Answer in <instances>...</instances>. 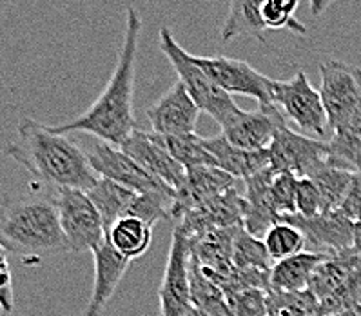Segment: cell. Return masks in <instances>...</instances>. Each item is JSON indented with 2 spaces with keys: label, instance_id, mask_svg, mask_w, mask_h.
<instances>
[{
  "label": "cell",
  "instance_id": "cell-1",
  "mask_svg": "<svg viewBox=\"0 0 361 316\" xmlns=\"http://www.w3.org/2000/svg\"><path fill=\"white\" fill-rule=\"evenodd\" d=\"M142 31V18L135 6L126 9V31L118 51L115 71L107 82L102 95L91 104V107L71 122L51 126L56 133L71 135L85 133L97 140L113 145H122L136 129L135 107V64L138 51V39Z\"/></svg>",
  "mask_w": 361,
  "mask_h": 316
},
{
  "label": "cell",
  "instance_id": "cell-2",
  "mask_svg": "<svg viewBox=\"0 0 361 316\" xmlns=\"http://www.w3.org/2000/svg\"><path fill=\"white\" fill-rule=\"evenodd\" d=\"M8 157L47 186L60 189L90 191L98 180L91 169L87 153L68 135L56 133L33 119H24L17 128V138L6 147Z\"/></svg>",
  "mask_w": 361,
  "mask_h": 316
},
{
  "label": "cell",
  "instance_id": "cell-3",
  "mask_svg": "<svg viewBox=\"0 0 361 316\" xmlns=\"http://www.w3.org/2000/svg\"><path fill=\"white\" fill-rule=\"evenodd\" d=\"M0 245L33 265L69 251L55 200L26 197L6 204L0 211Z\"/></svg>",
  "mask_w": 361,
  "mask_h": 316
},
{
  "label": "cell",
  "instance_id": "cell-4",
  "mask_svg": "<svg viewBox=\"0 0 361 316\" xmlns=\"http://www.w3.org/2000/svg\"><path fill=\"white\" fill-rule=\"evenodd\" d=\"M309 289L318 298L323 316L361 309V253L350 248L329 255L316 269Z\"/></svg>",
  "mask_w": 361,
  "mask_h": 316
},
{
  "label": "cell",
  "instance_id": "cell-5",
  "mask_svg": "<svg viewBox=\"0 0 361 316\" xmlns=\"http://www.w3.org/2000/svg\"><path fill=\"white\" fill-rule=\"evenodd\" d=\"M158 35H160L161 53L167 56V60L178 75V80L185 86L191 99L195 100L196 106L200 107V111L207 113L220 126L226 124L227 119L238 109L233 97L211 80L207 73L192 60L191 53L185 51L174 40L169 28H161Z\"/></svg>",
  "mask_w": 361,
  "mask_h": 316
},
{
  "label": "cell",
  "instance_id": "cell-6",
  "mask_svg": "<svg viewBox=\"0 0 361 316\" xmlns=\"http://www.w3.org/2000/svg\"><path fill=\"white\" fill-rule=\"evenodd\" d=\"M272 104L283 111V115L305 133L307 137L319 138L327 135V115L322 102V95L307 78L305 71H298L290 80L272 78Z\"/></svg>",
  "mask_w": 361,
  "mask_h": 316
},
{
  "label": "cell",
  "instance_id": "cell-7",
  "mask_svg": "<svg viewBox=\"0 0 361 316\" xmlns=\"http://www.w3.org/2000/svg\"><path fill=\"white\" fill-rule=\"evenodd\" d=\"M322 102L329 129H338L361 115V68L329 60L319 64Z\"/></svg>",
  "mask_w": 361,
  "mask_h": 316
},
{
  "label": "cell",
  "instance_id": "cell-8",
  "mask_svg": "<svg viewBox=\"0 0 361 316\" xmlns=\"http://www.w3.org/2000/svg\"><path fill=\"white\" fill-rule=\"evenodd\" d=\"M60 227L69 244V251H93L106 240L102 217L91 202L87 191L82 189H60L55 197Z\"/></svg>",
  "mask_w": 361,
  "mask_h": 316
},
{
  "label": "cell",
  "instance_id": "cell-9",
  "mask_svg": "<svg viewBox=\"0 0 361 316\" xmlns=\"http://www.w3.org/2000/svg\"><path fill=\"white\" fill-rule=\"evenodd\" d=\"M191 240L180 226H174L167 253L166 271L158 289V316H189L191 303Z\"/></svg>",
  "mask_w": 361,
  "mask_h": 316
},
{
  "label": "cell",
  "instance_id": "cell-10",
  "mask_svg": "<svg viewBox=\"0 0 361 316\" xmlns=\"http://www.w3.org/2000/svg\"><path fill=\"white\" fill-rule=\"evenodd\" d=\"M327 140L294 133L283 124L269 145V164L274 173H290L298 178H307L327 164Z\"/></svg>",
  "mask_w": 361,
  "mask_h": 316
},
{
  "label": "cell",
  "instance_id": "cell-11",
  "mask_svg": "<svg viewBox=\"0 0 361 316\" xmlns=\"http://www.w3.org/2000/svg\"><path fill=\"white\" fill-rule=\"evenodd\" d=\"M192 60L226 93L252 97L258 106H271L272 104V78L265 77L264 73H259L245 60L198 55H192Z\"/></svg>",
  "mask_w": 361,
  "mask_h": 316
},
{
  "label": "cell",
  "instance_id": "cell-12",
  "mask_svg": "<svg viewBox=\"0 0 361 316\" xmlns=\"http://www.w3.org/2000/svg\"><path fill=\"white\" fill-rule=\"evenodd\" d=\"M87 160H90L91 169L100 178L116 182L136 193H169L176 197L173 189L149 175L140 164L135 162L128 153H123L118 145L97 140L91 145Z\"/></svg>",
  "mask_w": 361,
  "mask_h": 316
},
{
  "label": "cell",
  "instance_id": "cell-13",
  "mask_svg": "<svg viewBox=\"0 0 361 316\" xmlns=\"http://www.w3.org/2000/svg\"><path fill=\"white\" fill-rule=\"evenodd\" d=\"M283 124L285 116L274 104H271L259 106L256 111H243L238 107L220 128L221 135L240 150L264 151L269 150L278 128Z\"/></svg>",
  "mask_w": 361,
  "mask_h": 316
},
{
  "label": "cell",
  "instance_id": "cell-14",
  "mask_svg": "<svg viewBox=\"0 0 361 316\" xmlns=\"http://www.w3.org/2000/svg\"><path fill=\"white\" fill-rule=\"evenodd\" d=\"M243 213L245 198L233 188L185 211L174 226L182 227L189 238H195L211 229L243 227Z\"/></svg>",
  "mask_w": 361,
  "mask_h": 316
},
{
  "label": "cell",
  "instance_id": "cell-15",
  "mask_svg": "<svg viewBox=\"0 0 361 316\" xmlns=\"http://www.w3.org/2000/svg\"><path fill=\"white\" fill-rule=\"evenodd\" d=\"M200 113V107L196 106L185 86L178 80L149 107L147 120L151 131L157 135L180 137L195 133Z\"/></svg>",
  "mask_w": 361,
  "mask_h": 316
},
{
  "label": "cell",
  "instance_id": "cell-16",
  "mask_svg": "<svg viewBox=\"0 0 361 316\" xmlns=\"http://www.w3.org/2000/svg\"><path fill=\"white\" fill-rule=\"evenodd\" d=\"M120 150L174 193L180 191L185 184V167L171 157L169 151L157 140L153 131L135 129L128 140L120 145Z\"/></svg>",
  "mask_w": 361,
  "mask_h": 316
},
{
  "label": "cell",
  "instance_id": "cell-17",
  "mask_svg": "<svg viewBox=\"0 0 361 316\" xmlns=\"http://www.w3.org/2000/svg\"><path fill=\"white\" fill-rule=\"evenodd\" d=\"M280 222L293 224L302 231L307 242L312 245V251L334 255L354 248V226L340 211L323 213L318 217L305 218L300 214L281 218Z\"/></svg>",
  "mask_w": 361,
  "mask_h": 316
},
{
  "label": "cell",
  "instance_id": "cell-18",
  "mask_svg": "<svg viewBox=\"0 0 361 316\" xmlns=\"http://www.w3.org/2000/svg\"><path fill=\"white\" fill-rule=\"evenodd\" d=\"M91 253L94 258V282L84 316H102L107 303L115 296L120 282L128 273L131 260L122 257L107 238Z\"/></svg>",
  "mask_w": 361,
  "mask_h": 316
},
{
  "label": "cell",
  "instance_id": "cell-19",
  "mask_svg": "<svg viewBox=\"0 0 361 316\" xmlns=\"http://www.w3.org/2000/svg\"><path fill=\"white\" fill-rule=\"evenodd\" d=\"M234 182H236V178L220 167L198 166L185 169V184L182 186L180 191H176L171 218L176 222L185 211L192 209L195 205L216 197L227 189H233Z\"/></svg>",
  "mask_w": 361,
  "mask_h": 316
},
{
  "label": "cell",
  "instance_id": "cell-20",
  "mask_svg": "<svg viewBox=\"0 0 361 316\" xmlns=\"http://www.w3.org/2000/svg\"><path fill=\"white\" fill-rule=\"evenodd\" d=\"M240 227L211 229L191 240V258L214 284L227 276L234 269L233 244L234 235Z\"/></svg>",
  "mask_w": 361,
  "mask_h": 316
},
{
  "label": "cell",
  "instance_id": "cell-21",
  "mask_svg": "<svg viewBox=\"0 0 361 316\" xmlns=\"http://www.w3.org/2000/svg\"><path fill=\"white\" fill-rule=\"evenodd\" d=\"M276 173L271 167L245 178V213L243 229L252 236L264 238V235L274 224L280 222L271 198V182Z\"/></svg>",
  "mask_w": 361,
  "mask_h": 316
},
{
  "label": "cell",
  "instance_id": "cell-22",
  "mask_svg": "<svg viewBox=\"0 0 361 316\" xmlns=\"http://www.w3.org/2000/svg\"><path fill=\"white\" fill-rule=\"evenodd\" d=\"M204 145L209 153L213 154L216 160V166L229 173L234 178H249V176L256 175V173L264 171L269 164V151H245L240 150L236 145L231 144L224 135H216V137H204Z\"/></svg>",
  "mask_w": 361,
  "mask_h": 316
},
{
  "label": "cell",
  "instance_id": "cell-23",
  "mask_svg": "<svg viewBox=\"0 0 361 316\" xmlns=\"http://www.w3.org/2000/svg\"><path fill=\"white\" fill-rule=\"evenodd\" d=\"M329 255L316 251H302L294 257L274 262L269 276V287L274 291H305L309 289L310 280Z\"/></svg>",
  "mask_w": 361,
  "mask_h": 316
},
{
  "label": "cell",
  "instance_id": "cell-24",
  "mask_svg": "<svg viewBox=\"0 0 361 316\" xmlns=\"http://www.w3.org/2000/svg\"><path fill=\"white\" fill-rule=\"evenodd\" d=\"M87 195H90L91 202H93L94 207L100 213V217H102L107 235V229L116 220H120L123 217H133V211H135L136 200H138L140 193H136L133 189L116 184V182H111V180L98 176V180L94 182L93 188L87 191Z\"/></svg>",
  "mask_w": 361,
  "mask_h": 316
},
{
  "label": "cell",
  "instance_id": "cell-25",
  "mask_svg": "<svg viewBox=\"0 0 361 316\" xmlns=\"http://www.w3.org/2000/svg\"><path fill=\"white\" fill-rule=\"evenodd\" d=\"M327 140V164L348 173L361 171V115L334 129Z\"/></svg>",
  "mask_w": 361,
  "mask_h": 316
},
{
  "label": "cell",
  "instance_id": "cell-26",
  "mask_svg": "<svg viewBox=\"0 0 361 316\" xmlns=\"http://www.w3.org/2000/svg\"><path fill=\"white\" fill-rule=\"evenodd\" d=\"M106 238L122 257L135 260L144 257L153 242V226L136 217H123L107 229Z\"/></svg>",
  "mask_w": 361,
  "mask_h": 316
},
{
  "label": "cell",
  "instance_id": "cell-27",
  "mask_svg": "<svg viewBox=\"0 0 361 316\" xmlns=\"http://www.w3.org/2000/svg\"><path fill=\"white\" fill-rule=\"evenodd\" d=\"M265 22L262 17V0H231L229 15L220 31L221 42L251 35L259 42H265Z\"/></svg>",
  "mask_w": 361,
  "mask_h": 316
},
{
  "label": "cell",
  "instance_id": "cell-28",
  "mask_svg": "<svg viewBox=\"0 0 361 316\" xmlns=\"http://www.w3.org/2000/svg\"><path fill=\"white\" fill-rule=\"evenodd\" d=\"M191 303L198 316H234L220 287L204 274L200 265L191 258Z\"/></svg>",
  "mask_w": 361,
  "mask_h": 316
},
{
  "label": "cell",
  "instance_id": "cell-29",
  "mask_svg": "<svg viewBox=\"0 0 361 316\" xmlns=\"http://www.w3.org/2000/svg\"><path fill=\"white\" fill-rule=\"evenodd\" d=\"M307 178L314 182L319 195H322L323 213H332V211L340 209V205L343 204L350 184H353L354 173L343 171V169L331 167L329 164H325Z\"/></svg>",
  "mask_w": 361,
  "mask_h": 316
},
{
  "label": "cell",
  "instance_id": "cell-30",
  "mask_svg": "<svg viewBox=\"0 0 361 316\" xmlns=\"http://www.w3.org/2000/svg\"><path fill=\"white\" fill-rule=\"evenodd\" d=\"M154 137H157V140L169 151L171 157H173L178 164H182L185 169H191V167L198 166L218 167L213 154L205 150L204 137H198L196 133H191V135H180V137H161V135H157V133H154Z\"/></svg>",
  "mask_w": 361,
  "mask_h": 316
},
{
  "label": "cell",
  "instance_id": "cell-31",
  "mask_svg": "<svg viewBox=\"0 0 361 316\" xmlns=\"http://www.w3.org/2000/svg\"><path fill=\"white\" fill-rule=\"evenodd\" d=\"M267 316H323V312L310 289L294 293L269 289Z\"/></svg>",
  "mask_w": 361,
  "mask_h": 316
},
{
  "label": "cell",
  "instance_id": "cell-32",
  "mask_svg": "<svg viewBox=\"0 0 361 316\" xmlns=\"http://www.w3.org/2000/svg\"><path fill=\"white\" fill-rule=\"evenodd\" d=\"M233 264L238 269H256L271 273L274 262L269 257L264 240L252 236L243 227H240L234 235Z\"/></svg>",
  "mask_w": 361,
  "mask_h": 316
},
{
  "label": "cell",
  "instance_id": "cell-33",
  "mask_svg": "<svg viewBox=\"0 0 361 316\" xmlns=\"http://www.w3.org/2000/svg\"><path fill=\"white\" fill-rule=\"evenodd\" d=\"M264 244L272 262H280L305 251L307 238L293 224L278 222L264 235Z\"/></svg>",
  "mask_w": 361,
  "mask_h": 316
},
{
  "label": "cell",
  "instance_id": "cell-34",
  "mask_svg": "<svg viewBox=\"0 0 361 316\" xmlns=\"http://www.w3.org/2000/svg\"><path fill=\"white\" fill-rule=\"evenodd\" d=\"M300 0H262V17L267 30H290L307 35V26L296 18Z\"/></svg>",
  "mask_w": 361,
  "mask_h": 316
},
{
  "label": "cell",
  "instance_id": "cell-35",
  "mask_svg": "<svg viewBox=\"0 0 361 316\" xmlns=\"http://www.w3.org/2000/svg\"><path fill=\"white\" fill-rule=\"evenodd\" d=\"M296 186L298 176L290 173H276L272 178L271 198L280 220L296 214Z\"/></svg>",
  "mask_w": 361,
  "mask_h": 316
},
{
  "label": "cell",
  "instance_id": "cell-36",
  "mask_svg": "<svg viewBox=\"0 0 361 316\" xmlns=\"http://www.w3.org/2000/svg\"><path fill=\"white\" fill-rule=\"evenodd\" d=\"M234 316H267L269 289L249 287L227 298Z\"/></svg>",
  "mask_w": 361,
  "mask_h": 316
},
{
  "label": "cell",
  "instance_id": "cell-37",
  "mask_svg": "<svg viewBox=\"0 0 361 316\" xmlns=\"http://www.w3.org/2000/svg\"><path fill=\"white\" fill-rule=\"evenodd\" d=\"M340 211L347 220H350L354 226V248L361 253V171L354 173L353 184L348 189L343 204L340 205Z\"/></svg>",
  "mask_w": 361,
  "mask_h": 316
},
{
  "label": "cell",
  "instance_id": "cell-38",
  "mask_svg": "<svg viewBox=\"0 0 361 316\" xmlns=\"http://www.w3.org/2000/svg\"><path fill=\"white\" fill-rule=\"evenodd\" d=\"M296 214L305 218L323 214V200L318 188L310 178H298L296 186Z\"/></svg>",
  "mask_w": 361,
  "mask_h": 316
},
{
  "label": "cell",
  "instance_id": "cell-39",
  "mask_svg": "<svg viewBox=\"0 0 361 316\" xmlns=\"http://www.w3.org/2000/svg\"><path fill=\"white\" fill-rule=\"evenodd\" d=\"M0 316L15 315V289L13 274L9 267L8 249L0 245Z\"/></svg>",
  "mask_w": 361,
  "mask_h": 316
},
{
  "label": "cell",
  "instance_id": "cell-40",
  "mask_svg": "<svg viewBox=\"0 0 361 316\" xmlns=\"http://www.w3.org/2000/svg\"><path fill=\"white\" fill-rule=\"evenodd\" d=\"M310 2V11H312V15H322L325 9L329 8L331 4H334L336 0H309Z\"/></svg>",
  "mask_w": 361,
  "mask_h": 316
},
{
  "label": "cell",
  "instance_id": "cell-41",
  "mask_svg": "<svg viewBox=\"0 0 361 316\" xmlns=\"http://www.w3.org/2000/svg\"><path fill=\"white\" fill-rule=\"evenodd\" d=\"M331 316H361V309H348V311L336 312V315H331Z\"/></svg>",
  "mask_w": 361,
  "mask_h": 316
},
{
  "label": "cell",
  "instance_id": "cell-42",
  "mask_svg": "<svg viewBox=\"0 0 361 316\" xmlns=\"http://www.w3.org/2000/svg\"><path fill=\"white\" fill-rule=\"evenodd\" d=\"M189 316H198V312H196L195 309H192V311H191V315H189Z\"/></svg>",
  "mask_w": 361,
  "mask_h": 316
}]
</instances>
